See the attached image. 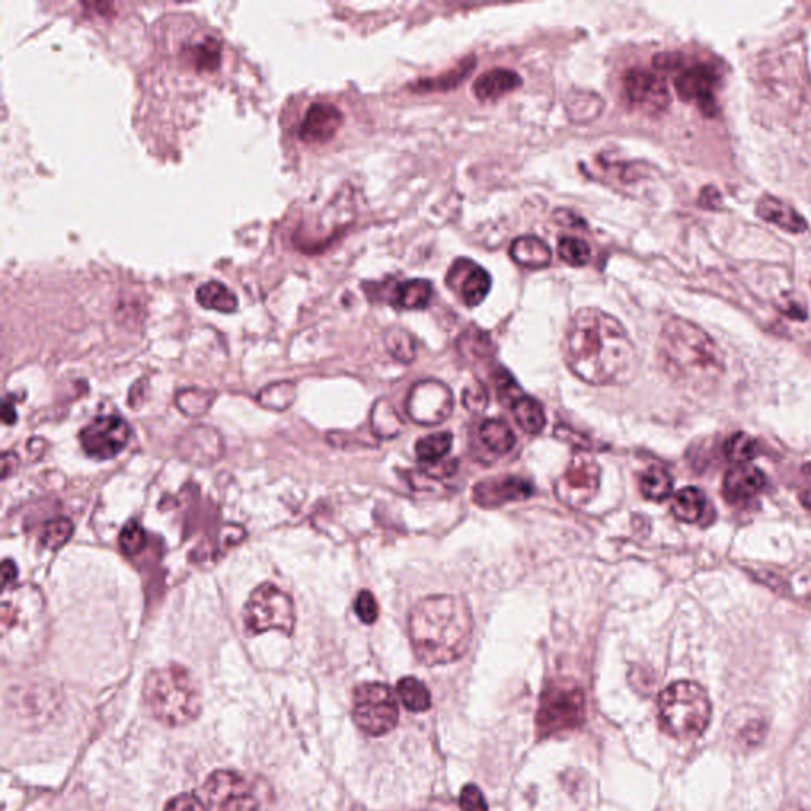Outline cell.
Masks as SVG:
<instances>
[{
	"label": "cell",
	"mask_w": 811,
	"mask_h": 811,
	"mask_svg": "<svg viewBox=\"0 0 811 811\" xmlns=\"http://www.w3.org/2000/svg\"><path fill=\"white\" fill-rule=\"evenodd\" d=\"M563 357L590 386H623L636 375V347L620 321L599 307H582L564 332Z\"/></svg>",
	"instance_id": "1"
},
{
	"label": "cell",
	"mask_w": 811,
	"mask_h": 811,
	"mask_svg": "<svg viewBox=\"0 0 811 811\" xmlns=\"http://www.w3.org/2000/svg\"><path fill=\"white\" fill-rule=\"evenodd\" d=\"M474 634L473 612L465 597L433 595L419 601L409 615V637L420 662L441 666L468 651Z\"/></svg>",
	"instance_id": "2"
},
{
	"label": "cell",
	"mask_w": 811,
	"mask_h": 811,
	"mask_svg": "<svg viewBox=\"0 0 811 811\" xmlns=\"http://www.w3.org/2000/svg\"><path fill=\"white\" fill-rule=\"evenodd\" d=\"M662 368L680 386L709 392L724 375V357L705 329L682 317L662 325L658 339Z\"/></svg>",
	"instance_id": "3"
},
{
	"label": "cell",
	"mask_w": 811,
	"mask_h": 811,
	"mask_svg": "<svg viewBox=\"0 0 811 811\" xmlns=\"http://www.w3.org/2000/svg\"><path fill=\"white\" fill-rule=\"evenodd\" d=\"M143 701L152 718L165 726H184L201 715V690L191 672L181 666L150 672L144 680Z\"/></svg>",
	"instance_id": "4"
},
{
	"label": "cell",
	"mask_w": 811,
	"mask_h": 811,
	"mask_svg": "<svg viewBox=\"0 0 811 811\" xmlns=\"http://www.w3.org/2000/svg\"><path fill=\"white\" fill-rule=\"evenodd\" d=\"M712 716V704L705 688L690 680L669 684L658 699L661 729L675 738H698L705 733Z\"/></svg>",
	"instance_id": "5"
},
{
	"label": "cell",
	"mask_w": 811,
	"mask_h": 811,
	"mask_svg": "<svg viewBox=\"0 0 811 811\" xmlns=\"http://www.w3.org/2000/svg\"><path fill=\"white\" fill-rule=\"evenodd\" d=\"M585 715V693L578 684L567 680L547 684L536 715L539 738L572 733L582 726Z\"/></svg>",
	"instance_id": "6"
},
{
	"label": "cell",
	"mask_w": 811,
	"mask_h": 811,
	"mask_svg": "<svg viewBox=\"0 0 811 811\" xmlns=\"http://www.w3.org/2000/svg\"><path fill=\"white\" fill-rule=\"evenodd\" d=\"M353 718L361 733L380 737L397 727L400 720L397 698L386 683L358 684L354 690Z\"/></svg>",
	"instance_id": "7"
},
{
	"label": "cell",
	"mask_w": 811,
	"mask_h": 811,
	"mask_svg": "<svg viewBox=\"0 0 811 811\" xmlns=\"http://www.w3.org/2000/svg\"><path fill=\"white\" fill-rule=\"evenodd\" d=\"M246 628L252 634L277 629L292 634L295 628V608L292 597L271 583H263L253 590L242 612Z\"/></svg>",
	"instance_id": "8"
},
{
	"label": "cell",
	"mask_w": 811,
	"mask_h": 811,
	"mask_svg": "<svg viewBox=\"0 0 811 811\" xmlns=\"http://www.w3.org/2000/svg\"><path fill=\"white\" fill-rule=\"evenodd\" d=\"M203 802L209 811H259L260 799L248 778L217 770L203 785Z\"/></svg>",
	"instance_id": "9"
},
{
	"label": "cell",
	"mask_w": 811,
	"mask_h": 811,
	"mask_svg": "<svg viewBox=\"0 0 811 811\" xmlns=\"http://www.w3.org/2000/svg\"><path fill=\"white\" fill-rule=\"evenodd\" d=\"M601 487V466L595 456L586 451H577L572 456L570 466L556 480L558 499L571 507L588 505Z\"/></svg>",
	"instance_id": "10"
},
{
	"label": "cell",
	"mask_w": 811,
	"mask_h": 811,
	"mask_svg": "<svg viewBox=\"0 0 811 811\" xmlns=\"http://www.w3.org/2000/svg\"><path fill=\"white\" fill-rule=\"evenodd\" d=\"M406 411L419 425H440L454 411V394L441 380H420L409 390Z\"/></svg>",
	"instance_id": "11"
},
{
	"label": "cell",
	"mask_w": 811,
	"mask_h": 811,
	"mask_svg": "<svg viewBox=\"0 0 811 811\" xmlns=\"http://www.w3.org/2000/svg\"><path fill=\"white\" fill-rule=\"evenodd\" d=\"M623 89L629 104L646 115H661L671 105L664 76L646 68H631L623 76Z\"/></svg>",
	"instance_id": "12"
},
{
	"label": "cell",
	"mask_w": 811,
	"mask_h": 811,
	"mask_svg": "<svg viewBox=\"0 0 811 811\" xmlns=\"http://www.w3.org/2000/svg\"><path fill=\"white\" fill-rule=\"evenodd\" d=\"M130 434L132 430L125 419L119 415H104L82 430L79 443L93 458L111 459L125 451Z\"/></svg>",
	"instance_id": "13"
},
{
	"label": "cell",
	"mask_w": 811,
	"mask_h": 811,
	"mask_svg": "<svg viewBox=\"0 0 811 811\" xmlns=\"http://www.w3.org/2000/svg\"><path fill=\"white\" fill-rule=\"evenodd\" d=\"M447 285L458 293L466 306L476 307L480 306L490 293L491 277L477 263L468 259H458L448 270Z\"/></svg>",
	"instance_id": "14"
},
{
	"label": "cell",
	"mask_w": 811,
	"mask_h": 811,
	"mask_svg": "<svg viewBox=\"0 0 811 811\" xmlns=\"http://www.w3.org/2000/svg\"><path fill=\"white\" fill-rule=\"evenodd\" d=\"M680 99L694 104L705 113L715 107V75L707 65L691 64L680 67L673 79Z\"/></svg>",
	"instance_id": "15"
},
{
	"label": "cell",
	"mask_w": 811,
	"mask_h": 811,
	"mask_svg": "<svg viewBox=\"0 0 811 811\" xmlns=\"http://www.w3.org/2000/svg\"><path fill=\"white\" fill-rule=\"evenodd\" d=\"M532 485L521 477L506 476L485 479L474 485L473 498L484 509H495L507 502L523 501L532 495Z\"/></svg>",
	"instance_id": "16"
},
{
	"label": "cell",
	"mask_w": 811,
	"mask_h": 811,
	"mask_svg": "<svg viewBox=\"0 0 811 811\" xmlns=\"http://www.w3.org/2000/svg\"><path fill=\"white\" fill-rule=\"evenodd\" d=\"M344 116L336 105L317 101L307 108L302 125L300 140L307 144H324L332 140L343 126Z\"/></svg>",
	"instance_id": "17"
},
{
	"label": "cell",
	"mask_w": 811,
	"mask_h": 811,
	"mask_svg": "<svg viewBox=\"0 0 811 811\" xmlns=\"http://www.w3.org/2000/svg\"><path fill=\"white\" fill-rule=\"evenodd\" d=\"M766 474L756 466L735 465L724 477L723 491L727 501L738 505L756 498L766 488Z\"/></svg>",
	"instance_id": "18"
},
{
	"label": "cell",
	"mask_w": 811,
	"mask_h": 811,
	"mask_svg": "<svg viewBox=\"0 0 811 811\" xmlns=\"http://www.w3.org/2000/svg\"><path fill=\"white\" fill-rule=\"evenodd\" d=\"M523 85L520 75L507 68H494L482 74L474 83V94L482 101H495Z\"/></svg>",
	"instance_id": "19"
},
{
	"label": "cell",
	"mask_w": 811,
	"mask_h": 811,
	"mask_svg": "<svg viewBox=\"0 0 811 811\" xmlns=\"http://www.w3.org/2000/svg\"><path fill=\"white\" fill-rule=\"evenodd\" d=\"M509 256L513 262L520 267L531 268V270H541L552 263V249L541 238L527 237L517 238L509 248Z\"/></svg>",
	"instance_id": "20"
},
{
	"label": "cell",
	"mask_w": 811,
	"mask_h": 811,
	"mask_svg": "<svg viewBox=\"0 0 811 811\" xmlns=\"http://www.w3.org/2000/svg\"><path fill=\"white\" fill-rule=\"evenodd\" d=\"M756 213L767 223L783 228L791 234H800L807 230V220L799 213H796L791 206L775 197H764L756 206Z\"/></svg>",
	"instance_id": "21"
},
{
	"label": "cell",
	"mask_w": 811,
	"mask_h": 811,
	"mask_svg": "<svg viewBox=\"0 0 811 811\" xmlns=\"http://www.w3.org/2000/svg\"><path fill=\"white\" fill-rule=\"evenodd\" d=\"M707 496L701 488L686 487L677 491L672 499V513L683 523H699L709 510Z\"/></svg>",
	"instance_id": "22"
},
{
	"label": "cell",
	"mask_w": 811,
	"mask_h": 811,
	"mask_svg": "<svg viewBox=\"0 0 811 811\" xmlns=\"http://www.w3.org/2000/svg\"><path fill=\"white\" fill-rule=\"evenodd\" d=\"M433 299V285L426 279H409L401 282L392 293L390 303L406 311L425 310Z\"/></svg>",
	"instance_id": "23"
},
{
	"label": "cell",
	"mask_w": 811,
	"mask_h": 811,
	"mask_svg": "<svg viewBox=\"0 0 811 811\" xmlns=\"http://www.w3.org/2000/svg\"><path fill=\"white\" fill-rule=\"evenodd\" d=\"M195 299L205 310L217 311V313L231 314L238 310L237 295L219 281H209L201 285L195 293Z\"/></svg>",
	"instance_id": "24"
},
{
	"label": "cell",
	"mask_w": 811,
	"mask_h": 811,
	"mask_svg": "<svg viewBox=\"0 0 811 811\" xmlns=\"http://www.w3.org/2000/svg\"><path fill=\"white\" fill-rule=\"evenodd\" d=\"M479 436L485 447L494 454H509L516 445V434L505 420H485L482 423Z\"/></svg>",
	"instance_id": "25"
},
{
	"label": "cell",
	"mask_w": 811,
	"mask_h": 811,
	"mask_svg": "<svg viewBox=\"0 0 811 811\" xmlns=\"http://www.w3.org/2000/svg\"><path fill=\"white\" fill-rule=\"evenodd\" d=\"M513 419L519 423L520 429L530 434H539L545 429V412L542 404L534 398L523 397L512 404Z\"/></svg>",
	"instance_id": "26"
},
{
	"label": "cell",
	"mask_w": 811,
	"mask_h": 811,
	"mask_svg": "<svg viewBox=\"0 0 811 811\" xmlns=\"http://www.w3.org/2000/svg\"><path fill=\"white\" fill-rule=\"evenodd\" d=\"M372 433L382 440H392L403 431V420L387 400H379L371 412Z\"/></svg>",
	"instance_id": "27"
},
{
	"label": "cell",
	"mask_w": 811,
	"mask_h": 811,
	"mask_svg": "<svg viewBox=\"0 0 811 811\" xmlns=\"http://www.w3.org/2000/svg\"><path fill=\"white\" fill-rule=\"evenodd\" d=\"M190 56V63L195 71L215 72L220 64L223 57V46L219 40L215 37H205L202 42L194 43L186 51Z\"/></svg>",
	"instance_id": "28"
},
{
	"label": "cell",
	"mask_w": 811,
	"mask_h": 811,
	"mask_svg": "<svg viewBox=\"0 0 811 811\" xmlns=\"http://www.w3.org/2000/svg\"><path fill=\"white\" fill-rule=\"evenodd\" d=\"M673 480L668 469L661 466H651L644 473L640 479V491L647 499L662 502L672 495Z\"/></svg>",
	"instance_id": "29"
},
{
	"label": "cell",
	"mask_w": 811,
	"mask_h": 811,
	"mask_svg": "<svg viewBox=\"0 0 811 811\" xmlns=\"http://www.w3.org/2000/svg\"><path fill=\"white\" fill-rule=\"evenodd\" d=\"M398 694H400L401 704L412 713H423L431 707V694L429 688L425 686L415 677H404L397 684Z\"/></svg>",
	"instance_id": "30"
},
{
	"label": "cell",
	"mask_w": 811,
	"mask_h": 811,
	"mask_svg": "<svg viewBox=\"0 0 811 811\" xmlns=\"http://www.w3.org/2000/svg\"><path fill=\"white\" fill-rule=\"evenodd\" d=\"M452 444H454V436L448 431L430 434V436L423 437L415 444V455H418L420 462L434 465L451 452Z\"/></svg>",
	"instance_id": "31"
},
{
	"label": "cell",
	"mask_w": 811,
	"mask_h": 811,
	"mask_svg": "<svg viewBox=\"0 0 811 811\" xmlns=\"http://www.w3.org/2000/svg\"><path fill=\"white\" fill-rule=\"evenodd\" d=\"M386 346L394 360L401 364H412L418 355V344L414 336L404 328H392L387 332Z\"/></svg>",
	"instance_id": "32"
},
{
	"label": "cell",
	"mask_w": 811,
	"mask_h": 811,
	"mask_svg": "<svg viewBox=\"0 0 811 811\" xmlns=\"http://www.w3.org/2000/svg\"><path fill=\"white\" fill-rule=\"evenodd\" d=\"M724 455L734 465H747L759 455L758 441L747 433H735L724 444Z\"/></svg>",
	"instance_id": "33"
},
{
	"label": "cell",
	"mask_w": 811,
	"mask_h": 811,
	"mask_svg": "<svg viewBox=\"0 0 811 811\" xmlns=\"http://www.w3.org/2000/svg\"><path fill=\"white\" fill-rule=\"evenodd\" d=\"M574 99H567V111L574 121L586 122L599 116L604 100L593 93H574Z\"/></svg>",
	"instance_id": "34"
},
{
	"label": "cell",
	"mask_w": 811,
	"mask_h": 811,
	"mask_svg": "<svg viewBox=\"0 0 811 811\" xmlns=\"http://www.w3.org/2000/svg\"><path fill=\"white\" fill-rule=\"evenodd\" d=\"M558 253L561 260L571 267H585L592 259L588 242L575 237H561L558 241Z\"/></svg>",
	"instance_id": "35"
},
{
	"label": "cell",
	"mask_w": 811,
	"mask_h": 811,
	"mask_svg": "<svg viewBox=\"0 0 811 811\" xmlns=\"http://www.w3.org/2000/svg\"><path fill=\"white\" fill-rule=\"evenodd\" d=\"M74 536V523L68 519L51 520L42 532V544L50 550H60Z\"/></svg>",
	"instance_id": "36"
},
{
	"label": "cell",
	"mask_w": 811,
	"mask_h": 811,
	"mask_svg": "<svg viewBox=\"0 0 811 811\" xmlns=\"http://www.w3.org/2000/svg\"><path fill=\"white\" fill-rule=\"evenodd\" d=\"M215 400V393L202 392V390H184L176 397V404L181 411L191 418H198L208 411Z\"/></svg>",
	"instance_id": "37"
},
{
	"label": "cell",
	"mask_w": 811,
	"mask_h": 811,
	"mask_svg": "<svg viewBox=\"0 0 811 811\" xmlns=\"http://www.w3.org/2000/svg\"><path fill=\"white\" fill-rule=\"evenodd\" d=\"M293 398H295V386L293 383H274V386L267 387L259 394V403L263 408L282 411V409H288L293 403Z\"/></svg>",
	"instance_id": "38"
},
{
	"label": "cell",
	"mask_w": 811,
	"mask_h": 811,
	"mask_svg": "<svg viewBox=\"0 0 811 811\" xmlns=\"http://www.w3.org/2000/svg\"><path fill=\"white\" fill-rule=\"evenodd\" d=\"M473 61H471V63H463V65L456 67L455 71L448 72V74L440 76V78L422 79V82H419L414 88L415 90H426V93H430V90H447L456 88V86L466 78V75L473 71Z\"/></svg>",
	"instance_id": "39"
},
{
	"label": "cell",
	"mask_w": 811,
	"mask_h": 811,
	"mask_svg": "<svg viewBox=\"0 0 811 811\" xmlns=\"http://www.w3.org/2000/svg\"><path fill=\"white\" fill-rule=\"evenodd\" d=\"M144 545H147V532L141 528L139 521H127L121 534H119V547H121L122 552L130 556L139 555Z\"/></svg>",
	"instance_id": "40"
},
{
	"label": "cell",
	"mask_w": 811,
	"mask_h": 811,
	"mask_svg": "<svg viewBox=\"0 0 811 811\" xmlns=\"http://www.w3.org/2000/svg\"><path fill=\"white\" fill-rule=\"evenodd\" d=\"M463 353L473 354L476 358H485L490 355L491 339L487 333L482 332L479 328H471L465 335H462V342H459Z\"/></svg>",
	"instance_id": "41"
},
{
	"label": "cell",
	"mask_w": 811,
	"mask_h": 811,
	"mask_svg": "<svg viewBox=\"0 0 811 811\" xmlns=\"http://www.w3.org/2000/svg\"><path fill=\"white\" fill-rule=\"evenodd\" d=\"M495 383L496 390H498L499 401H502L509 408H512V404L525 394L521 392L519 383L516 382V379L505 368L496 369Z\"/></svg>",
	"instance_id": "42"
},
{
	"label": "cell",
	"mask_w": 811,
	"mask_h": 811,
	"mask_svg": "<svg viewBox=\"0 0 811 811\" xmlns=\"http://www.w3.org/2000/svg\"><path fill=\"white\" fill-rule=\"evenodd\" d=\"M355 612H357L358 618L365 623V625H372L379 617V606L376 597L371 593L360 592L358 593L357 599H355Z\"/></svg>",
	"instance_id": "43"
},
{
	"label": "cell",
	"mask_w": 811,
	"mask_h": 811,
	"mask_svg": "<svg viewBox=\"0 0 811 811\" xmlns=\"http://www.w3.org/2000/svg\"><path fill=\"white\" fill-rule=\"evenodd\" d=\"M459 807L463 811H488L487 800L476 785H466L459 792Z\"/></svg>",
	"instance_id": "44"
},
{
	"label": "cell",
	"mask_w": 811,
	"mask_h": 811,
	"mask_svg": "<svg viewBox=\"0 0 811 811\" xmlns=\"http://www.w3.org/2000/svg\"><path fill=\"white\" fill-rule=\"evenodd\" d=\"M165 811H209L208 807L205 805L202 799H198L195 794L184 792V794L176 796L166 803Z\"/></svg>",
	"instance_id": "45"
},
{
	"label": "cell",
	"mask_w": 811,
	"mask_h": 811,
	"mask_svg": "<svg viewBox=\"0 0 811 811\" xmlns=\"http://www.w3.org/2000/svg\"><path fill=\"white\" fill-rule=\"evenodd\" d=\"M18 570L17 566H14L13 561L6 560L2 564V588L7 590L9 588L10 583L14 582V578H17Z\"/></svg>",
	"instance_id": "46"
},
{
	"label": "cell",
	"mask_w": 811,
	"mask_h": 811,
	"mask_svg": "<svg viewBox=\"0 0 811 811\" xmlns=\"http://www.w3.org/2000/svg\"><path fill=\"white\" fill-rule=\"evenodd\" d=\"M2 420L7 425H13V423L17 422V411H14V406L10 404L9 401L3 404Z\"/></svg>",
	"instance_id": "47"
},
{
	"label": "cell",
	"mask_w": 811,
	"mask_h": 811,
	"mask_svg": "<svg viewBox=\"0 0 811 811\" xmlns=\"http://www.w3.org/2000/svg\"><path fill=\"white\" fill-rule=\"evenodd\" d=\"M800 499H802V505L807 507V509L811 510V488L810 490L803 491L802 495H800Z\"/></svg>",
	"instance_id": "48"
},
{
	"label": "cell",
	"mask_w": 811,
	"mask_h": 811,
	"mask_svg": "<svg viewBox=\"0 0 811 811\" xmlns=\"http://www.w3.org/2000/svg\"><path fill=\"white\" fill-rule=\"evenodd\" d=\"M798 811H805V810H798Z\"/></svg>",
	"instance_id": "49"
}]
</instances>
